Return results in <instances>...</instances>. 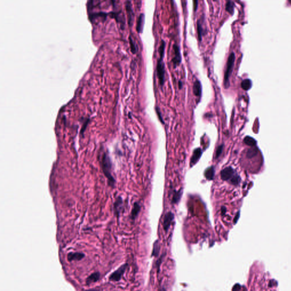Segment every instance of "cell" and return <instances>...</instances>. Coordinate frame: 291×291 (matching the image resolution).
<instances>
[{
    "mask_svg": "<svg viewBox=\"0 0 291 291\" xmlns=\"http://www.w3.org/2000/svg\"><path fill=\"white\" fill-rule=\"evenodd\" d=\"M166 47V43L164 40H162L161 45L159 48V59L157 62V76L159 80V83L161 86H163L165 81V66L163 62V57L164 56Z\"/></svg>",
    "mask_w": 291,
    "mask_h": 291,
    "instance_id": "6da1fadb",
    "label": "cell"
},
{
    "mask_svg": "<svg viewBox=\"0 0 291 291\" xmlns=\"http://www.w3.org/2000/svg\"><path fill=\"white\" fill-rule=\"evenodd\" d=\"M221 177L224 181H228L234 185L238 184L241 181L240 177L231 167H228L222 169L221 172Z\"/></svg>",
    "mask_w": 291,
    "mask_h": 291,
    "instance_id": "7a4b0ae2",
    "label": "cell"
},
{
    "mask_svg": "<svg viewBox=\"0 0 291 291\" xmlns=\"http://www.w3.org/2000/svg\"><path fill=\"white\" fill-rule=\"evenodd\" d=\"M235 54L234 52H232L230 54L228 60L227 62V66H226V69L224 75V87L225 88L228 89L230 86L229 78L231 74V72L233 71V67L234 65V62H235Z\"/></svg>",
    "mask_w": 291,
    "mask_h": 291,
    "instance_id": "3957f363",
    "label": "cell"
},
{
    "mask_svg": "<svg viewBox=\"0 0 291 291\" xmlns=\"http://www.w3.org/2000/svg\"><path fill=\"white\" fill-rule=\"evenodd\" d=\"M126 264H124L121 267H120L117 270H116L113 274L110 275V276H109V280L114 281H117L120 280L126 269Z\"/></svg>",
    "mask_w": 291,
    "mask_h": 291,
    "instance_id": "277c9868",
    "label": "cell"
},
{
    "mask_svg": "<svg viewBox=\"0 0 291 291\" xmlns=\"http://www.w3.org/2000/svg\"><path fill=\"white\" fill-rule=\"evenodd\" d=\"M173 48L174 51V57L172 60V62L174 64V67H176L181 62V56L180 54L179 47L178 45H174Z\"/></svg>",
    "mask_w": 291,
    "mask_h": 291,
    "instance_id": "5b68a950",
    "label": "cell"
},
{
    "mask_svg": "<svg viewBox=\"0 0 291 291\" xmlns=\"http://www.w3.org/2000/svg\"><path fill=\"white\" fill-rule=\"evenodd\" d=\"M174 219V214L171 212H168L166 214L164 221H163V227L165 231H167L168 229Z\"/></svg>",
    "mask_w": 291,
    "mask_h": 291,
    "instance_id": "8992f818",
    "label": "cell"
},
{
    "mask_svg": "<svg viewBox=\"0 0 291 291\" xmlns=\"http://www.w3.org/2000/svg\"><path fill=\"white\" fill-rule=\"evenodd\" d=\"M202 154V150L200 148H196L193 152V155L190 159V166L192 167V166L196 164L197 162L198 161V160L200 159Z\"/></svg>",
    "mask_w": 291,
    "mask_h": 291,
    "instance_id": "52a82bcc",
    "label": "cell"
},
{
    "mask_svg": "<svg viewBox=\"0 0 291 291\" xmlns=\"http://www.w3.org/2000/svg\"><path fill=\"white\" fill-rule=\"evenodd\" d=\"M85 257V255L81 252H71L68 254V260L70 262L80 260Z\"/></svg>",
    "mask_w": 291,
    "mask_h": 291,
    "instance_id": "ba28073f",
    "label": "cell"
},
{
    "mask_svg": "<svg viewBox=\"0 0 291 291\" xmlns=\"http://www.w3.org/2000/svg\"><path fill=\"white\" fill-rule=\"evenodd\" d=\"M145 14L142 13L140 14V17H138L137 23V31L138 33H142L143 29V26L145 23Z\"/></svg>",
    "mask_w": 291,
    "mask_h": 291,
    "instance_id": "9c48e42d",
    "label": "cell"
},
{
    "mask_svg": "<svg viewBox=\"0 0 291 291\" xmlns=\"http://www.w3.org/2000/svg\"><path fill=\"white\" fill-rule=\"evenodd\" d=\"M193 90V93L196 97H201L202 95V85L199 80H197L194 83Z\"/></svg>",
    "mask_w": 291,
    "mask_h": 291,
    "instance_id": "30bf717a",
    "label": "cell"
},
{
    "mask_svg": "<svg viewBox=\"0 0 291 291\" xmlns=\"http://www.w3.org/2000/svg\"><path fill=\"white\" fill-rule=\"evenodd\" d=\"M126 11H127V13H128V18H129V25H131L132 24V22H133V17L134 16V12H133V10L132 7H131V2L130 1L126 2Z\"/></svg>",
    "mask_w": 291,
    "mask_h": 291,
    "instance_id": "8fae6325",
    "label": "cell"
},
{
    "mask_svg": "<svg viewBox=\"0 0 291 291\" xmlns=\"http://www.w3.org/2000/svg\"><path fill=\"white\" fill-rule=\"evenodd\" d=\"M100 274L99 272H95L88 276V278L86 280V283L88 285L90 284L95 283L100 279Z\"/></svg>",
    "mask_w": 291,
    "mask_h": 291,
    "instance_id": "7c38bea8",
    "label": "cell"
},
{
    "mask_svg": "<svg viewBox=\"0 0 291 291\" xmlns=\"http://www.w3.org/2000/svg\"><path fill=\"white\" fill-rule=\"evenodd\" d=\"M214 174H215V169L213 166H211L207 168L204 172L205 177L208 180H212L214 177Z\"/></svg>",
    "mask_w": 291,
    "mask_h": 291,
    "instance_id": "4fadbf2b",
    "label": "cell"
},
{
    "mask_svg": "<svg viewBox=\"0 0 291 291\" xmlns=\"http://www.w3.org/2000/svg\"><path fill=\"white\" fill-rule=\"evenodd\" d=\"M202 22H201V20H198L197 21V31H198V37L200 41L201 40L202 36L204 34V31L202 25Z\"/></svg>",
    "mask_w": 291,
    "mask_h": 291,
    "instance_id": "5bb4252c",
    "label": "cell"
},
{
    "mask_svg": "<svg viewBox=\"0 0 291 291\" xmlns=\"http://www.w3.org/2000/svg\"><path fill=\"white\" fill-rule=\"evenodd\" d=\"M243 142L247 145L251 146V147L255 146L256 145V143H257V141L255 140L253 138L251 137H249V136L246 137L245 138L244 140H243Z\"/></svg>",
    "mask_w": 291,
    "mask_h": 291,
    "instance_id": "9a60e30c",
    "label": "cell"
},
{
    "mask_svg": "<svg viewBox=\"0 0 291 291\" xmlns=\"http://www.w3.org/2000/svg\"><path fill=\"white\" fill-rule=\"evenodd\" d=\"M226 10L233 15L234 11V4L232 1H228L226 5Z\"/></svg>",
    "mask_w": 291,
    "mask_h": 291,
    "instance_id": "2e32d148",
    "label": "cell"
},
{
    "mask_svg": "<svg viewBox=\"0 0 291 291\" xmlns=\"http://www.w3.org/2000/svg\"><path fill=\"white\" fill-rule=\"evenodd\" d=\"M241 87L243 90H247L250 89L251 87V81L249 79H246L244 80L242 83H241Z\"/></svg>",
    "mask_w": 291,
    "mask_h": 291,
    "instance_id": "e0dca14e",
    "label": "cell"
},
{
    "mask_svg": "<svg viewBox=\"0 0 291 291\" xmlns=\"http://www.w3.org/2000/svg\"><path fill=\"white\" fill-rule=\"evenodd\" d=\"M182 193H183L182 190H180L178 191H175V192L174 194V196H173V198H172L173 203L176 204L179 201L180 198H181V195H182Z\"/></svg>",
    "mask_w": 291,
    "mask_h": 291,
    "instance_id": "ac0fdd59",
    "label": "cell"
},
{
    "mask_svg": "<svg viewBox=\"0 0 291 291\" xmlns=\"http://www.w3.org/2000/svg\"><path fill=\"white\" fill-rule=\"evenodd\" d=\"M129 40H130V48L131 51L133 54H136L138 52V46L135 44L134 40L130 36L129 37Z\"/></svg>",
    "mask_w": 291,
    "mask_h": 291,
    "instance_id": "d6986e66",
    "label": "cell"
},
{
    "mask_svg": "<svg viewBox=\"0 0 291 291\" xmlns=\"http://www.w3.org/2000/svg\"><path fill=\"white\" fill-rule=\"evenodd\" d=\"M140 205L138 203H135L134 208H133V209L132 210V213H131L132 218H135L137 216V215L138 214V213L140 211Z\"/></svg>",
    "mask_w": 291,
    "mask_h": 291,
    "instance_id": "ffe728a7",
    "label": "cell"
},
{
    "mask_svg": "<svg viewBox=\"0 0 291 291\" xmlns=\"http://www.w3.org/2000/svg\"><path fill=\"white\" fill-rule=\"evenodd\" d=\"M257 154V150L255 148H251V149H250L248 152H247V157H252L255 156L256 154Z\"/></svg>",
    "mask_w": 291,
    "mask_h": 291,
    "instance_id": "44dd1931",
    "label": "cell"
},
{
    "mask_svg": "<svg viewBox=\"0 0 291 291\" xmlns=\"http://www.w3.org/2000/svg\"><path fill=\"white\" fill-rule=\"evenodd\" d=\"M223 148H224V145H223L219 146L218 148H217V151H216V159H217L218 157L220 156V155L221 154V153L222 152V150H223Z\"/></svg>",
    "mask_w": 291,
    "mask_h": 291,
    "instance_id": "7402d4cb",
    "label": "cell"
},
{
    "mask_svg": "<svg viewBox=\"0 0 291 291\" xmlns=\"http://www.w3.org/2000/svg\"><path fill=\"white\" fill-rule=\"evenodd\" d=\"M156 111H157V114L158 115L159 118V119L160 120L161 122H162L163 123H164V121L163 120L162 117L161 116V114H161L160 113V110H159V109L158 107H156Z\"/></svg>",
    "mask_w": 291,
    "mask_h": 291,
    "instance_id": "603a6c76",
    "label": "cell"
},
{
    "mask_svg": "<svg viewBox=\"0 0 291 291\" xmlns=\"http://www.w3.org/2000/svg\"><path fill=\"white\" fill-rule=\"evenodd\" d=\"M194 3V10L195 11H196V10H197V5H198V1H195L193 2Z\"/></svg>",
    "mask_w": 291,
    "mask_h": 291,
    "instance_id": "cb8c5ba5",
    "label": "cell"
},
{
    "mask_svg": "<svg viewBox=\"0 0 291 291\" xmlns=\"http://www.w3.org/2000/svg\"><path fill=\"white\" fill-rule=\"evenodd\" d=\"M240 217V213H238V215L236 216V217H235V219H234V221H235V222H236L238 220V218Z\"/></svg>",
    "mask_w": 291,
    "mask_h": 291,
    "instance_id": "d4e9b609",
    "label": "cell"
},
{
    "mask_svg": "<svg viewBox=\"0 0 291 291\" xmlns=\"http://www.w3.org/2000/svg\"><path fill=\"white\" fill-rule=\"evenodd\" d=\"M221 210L222 212V213H225L226 212V208L225 207H222V209H221Z\"/></svg>",
    "mask_w": 291,
    "mask_h": 291,
    "instance_id": "484cf974",
    "label": "cell"
},
{
    "mask_svg": "<svg viewBox=\"0 0 291 291\" xmlns=\"http://www.w3.org/2000/svg\"><path fill=\"white\" fill-rule=\"evenodd\" d=\"M85 291H98L97 290H95V289H90V290H87Z\"/></svg>",
    "mask_w": 291,
    "mask_h": 291,
    "instance_id": "4316f807",
    "label": "cell"
},
{
    "mask_svg": "<svg viewBox=\"0 0 291 291\" xmlns=\"http://www.w3.org/2000/svg\"><path fill=\"white\" fill-rule=\"evenodd\" d=\"M183 87V84H182V83L181 81H179V88H181V87Z\"/></svg>",
    "mask_w": 291,
    "mask_h": 291,
    "instance_id": "83f0119b",
    "label": "cell"
}]
</instances>
